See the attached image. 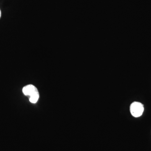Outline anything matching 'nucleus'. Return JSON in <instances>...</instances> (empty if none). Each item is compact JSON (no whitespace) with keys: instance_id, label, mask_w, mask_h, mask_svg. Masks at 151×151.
<instances>
[{"instance_id":"1","label":"nucleus","mask_w":151,"mask_h":151,"mask_svg":"<svg viewBox=\"0 0 151 151\" xmlns=\"http://www.w3.org/2000/svg\"><path fill=\"white\" fill-rule=\"evenodd\" d=\"M130 110L132 116L138 118L142 115L144 111V105L139 102H134L131 104Z\"/></svg>"},{"instance_id":"2","label":"nucleus","mask_w":151,"mask_h":151,"mask_svg":"<svg viewBox=\"0 0 151 151\" xmlns=\"http://www.w3.org/2000/svg\"><path fill=\"white\" fill-rule=\"evenodd\" d=\"M22 92L24 95L30 97L36 92H38V91L37 88L35 86L32 84H29L23 87Z\"/></svg>"},{"instance_id":"3","label":"nucleus","mask_w":151,"mask_h":151,"mask_svg":"<svg viewBox=\"0 0 151 151\" xmlns=\"http://www.w3.org/2000/svg\"><path fill=\"white\" fill-rule=\"evenodd\" d=\"M39 98V92H36L32 95L31 96L29 97V101L31 103H35L37 102Z\"/></svg>"},{"instance_id":"4","label":"nucleus","mask_w":151,"mask_h":151,"mask_svg":"<svg viewBox=\"0 0 151 151\" xmlns=\"http://www.w3.org/2000/svg\"><path fill=\"white\" fill-rule=\"evenodd\" d=\"M1 10H0V18H1Z\"/></svg>"}]
</instances>
